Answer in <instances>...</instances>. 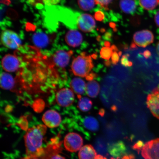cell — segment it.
<instances>
[{"mask_svg": "<svg viewBox=\"0 0 159 159\" xmlns=\"http://www.w3.org/2000/svg\"><path fill=\"white\" fill-rule=\"evenodd\" d=\"M154 40V35L148 30L137 32L134 36V43L139 47H146L153 42Z\"/></svg>", "mask_w": 159, "mask_h": 159, "instance_id": "obj_11", "label": "cell"}, {"mask_svg": "<svg viewBox=\"0 0 159 159\" xmlns=\"http://www.w3.org/2000/svg\"><path fill=\"white\" fill-rule=\"evenodd\" d=\"M83 124L87 130L91 132H95L99 129V124L96 118L92 116L85 117L83 119Z\"/></svg>", "mask_w": 159, "mask_h": 159, "instance_id": "obj_21", "label": "cell"}, {"mask_svg": "<svg viewBox=\"0 0 159 159\" xmlns=\"http://www.w3.org/2000/svg\"><path fill=\"white\" fill-rule=\"evenodd\" d=\"M48 35L41 32H37L33 35V41L34 44L39 48H44L47 46L50 42Z\"/></svg>", "mask_w": 159, "mask_h": 159, "instance_id": "obj_18", "label": "cell"}, {"mask_svg": "<svg viewBox=\"0 0 159 159\" xmlns=\"http://www.w3.org/2000/svg\"><path fill=\"white\" fill-rule=\"evenodd\" d=\"M121 64L125 67H130L132 65V63L129 61L126 56L124 55L121 60Z\"/></svg>", "mask_w": 159, "mask_h": 159, "instance_id": "obj_32", "label": "cell"}, {"mask_svg": "<svg viewBox=\"0 0 159 159\" xmlns=\"http://www.w3.org/2000/svg\"><path fill=\"white\" fill-rule=\"evenodd\" d=\"M95 147L98 152L101 155L105 156L108 155L106 144L101 139L97 140L95 143Z\"/></svg>", "mask_w": 159, "mask_h": 159, "instance_id": "obj_28", "label": "cell"}, {"mask_svg": "<svg viewBox=\"0 0 159 159\" xmlns=\"http://www.w3.org/2000/svg\"><path fill=\"white\" fill-rule=\"evenodd\" d=\"M95 1L96 4L100 5L105 10H108V5L113 0H95Z\"/></svg>", "mask_w": 159, "mask_h": 159, "instance_id": "obj_30", "label": "cell"}, {"mask_svg": "<svg viewBox=\"0 0 159 159\" xmlns=\"http://www.w3.org/2000/svg\"><path fill=\"white\" fill-rule=\"evenodd\" d=\"M76 25L83 32L89 33L95 29L96 23L92 16L85 13L78 16Z\"/></svg>", "mask_w": 159, "mask_h": 159, "instance_id": "obj_10", "label": "cell"}, {"mask_svg": "<svg viewBox=\"0 0 159 159\" xmlns=\"http://www.w3.org/2000/svg\"><path fill=\"white\" fill-rule=\"evenodd\" d=\"M155 21L157 26L159 27V11L156 13L155 16Z\"/></svg>", "mask_w": 159, "mask_h": 159, "instance_id": "obj_36", "label": "cell"}, {"mask_svg": "<svg viewBox=\"0 0 159 159\" xmlns=\"http://www.w3.org/2000/svg\"><path fill=\"white\" fill-rule=\"evenodd\" d=\"M60 1L61 0H28L30 4L38 7H41L43 5H54L59 3Z\"/></svg>", "mask_w": 159, "mask_h": 159, "instance_id": "obj_25", "label": "cell"}, {"mask_svg": "<svg viewBox=\"0 0 159 159\" xmlns=\"http://www.w3.org/2000/svg\"><path fill=\"white\" fill-rule=\"evenodd\" d=\"M157 51L158 54L159 55V42H158L157 45Z\"/></svg>", "mask_w": 159, "mask_h": 159, "instance_id": "obj_41", "label": "cell"}, {"mask_svg": "<svg viewBox=\"0 0 159 159\" xmlns=\"http://www.w3.org/2000/svg\"><path fill=\"white\" fill-rule=\"evenodd\" d=\"M70 89L77 95L79 99L82 97L86 91V84L85 81L79 77H75L70 83Z\"/></svg>", "mask_w": 159, "mask_h": 159, "instance_id": "obj_15", "label": "cell"}, {"mask_svg": "<svg viewBox=\"0 0 159 159\" xmlns=\"http://www.w3.org/2000/svg\"><path fill=\"white\" fill-rule=\"evenodd\" d=\"M1 2L4 4L9 5L11 3V1L10 0H1Z\"/></svg>", "mask_w": 159, "mask_h": 159, "instance_id": "obj_38", "label": "cell"}, {"mask_svg": "<svg viewBox=\"0 0 159 159\" xmlns=\"http://www.w3.org/2000/svg\"><path fill=\"white\" fill-rule=\"evenodd\" d=\"M111 159H114V158H111Z\"/></svg>", "mask_w": 159, "mask_h": 159, "instance_id": "obj_44", "label": "cell"}, {"mask_svg": "<svg viewBox=\"0 0 159 159\" xmlns=\"http://www.w3.org/2000/svg\"><path fill=\"white\" fill-rule=\"evenodd\" d=\"M141 7L145 9L150 11L156 8L159 3V0H139Z\"/></svg>", "mask_w": 159, "mask_h": 159, "instance_id": "obj_26", "label": "cell"}, {"mask_svg": "<svg viewBox=\"0 0 159 159\" xmlns=\"http://www.w3.org/2000/svg\"><path fill=\"white\" fill-rule=\"evenodd\" d=\"M104 13L101 11H97L95 13V17L97 20L102 21L104 18Z\"/></svg>", "mask_w": 159, "mask_h": 159, "instance_id": "obj_34", "label": "cell"}, {"mask_svg": "<svg viewBox=\"0 0 159 159\" xmlns=\"http://www.w3.org/2000/svg\"><path fill=\"white\" fill-rule=\"evenodd\" d=\"M97 77V75L96 73L92 72L89 73V75H87L85 78L86 79V80L91 81H92L93 80H94L95 78H96Z\"/></svg>", "mask_w": 159, "mask_h": 159, "instance_id": "obj_35", "label": "cell"}, {"mask_svg": "<svg viewBox=\"0 0 159 159\" xmlns=\"http://www.w3.org/2000/svg\"><path fill=\"white\" fill-rule=\"evenodd\" d=\"M120 7L124 12L132 13L136 10V5L135 0H120Z\"/></svg>", "mask_w": 159, "mask_h": 159, "instance_id": "obj_23", "label": "cell"}, {"mask_svg": "<svg viewBox=\"0 0 159 159\" xmlns=\"http://www.w3.org/2000/svg\"><path fill=\"white\" fill-rule=\"evenodd\" d=\"M97 156L96 151L91 145H86L80 150L79 159H95Z\"/></svg>", "mask_w": 159, "mask_h": 159, "instance_id": "obj_19", "label": "cell"}, {"mask_svg": "<svg viewBox=\"0 0 159 159\" xmlns=\"http://www.w3.org/2000/svg\"><path fill=\"white\" fill-rule=\"evenodd\" d=\"M120 53H117L116 51H115L114 52H113L112 57H111L112 63L113 65H116L119 62V57L120 56Z\"/></svg>", "mask_w": 159, "mask_h": 159, "instance_id": "obj_31", "label": "cell"}, {"mask_svg": "<svg viewBox=\"0 0 159 159\" xmlns=\"http://www.w3.org/2000/svg\"><path fill=\"white\" fill-rule=\"evenodd\" d=\"M47 128L44 124H39L27 129L24 136L27 157L40 158L43 156V140Z\"/></svg>", "mask_w": 159, "mask_h": 159, "instance_id": "obj_2", "label": "cell"}, {"mask_svg": "<svg viewBox=\"0 0 159 159\" xmlns=\"http://www.w3.org/2000/svg\"><path fill=\"white\" fill-rule=\"evenodd\" d=\"M27 52L17 51L21 65L16 77V84L30 94L47 92L55 88L59 75L49 59L35 48L26 47Z\"/></svg>", "mask_w": 159, "mask_h": 159, "instance_id": "obj_1", "label": "cell"}, {"mask_svg": "<svg viewBox=\"0 0 159 159\" xmlns=\"http://www.w3.org/2000/svg\"><path fill=\"white\" fill-rule=\"evenodd\" d=\"M112 110L113 111H116V110H117V108H116V106H113L112 107Z\"/></svg>", "mask_w": 159, "mask_h": 159, "instance_id": "obj_43", "label": "cell"}, {"mask_svg": "<svg viewBox=\"0 0 159 159\" xmlns=\"http://www.w3.org/2000/svg\"><path fill=\"white\" fill-rule=\"evenodd\" d=\"M83 40L82 34L76 30H70L67 32L65 36L66 43L71 47H78L82 43Z\"/></svg>", "mask_w": 159, "mask_h": 159, "instance_id": "obj_14", "label": "cell"}, {"mask_svg": "<svg viewBox=\"0 0 159 159\" xmlns=\"http://www.w3.org/2000/svg\"><path fill=\"white\" fill-rule=\"evenodd\" d=\"M55 98L57 104L59 106L67 107L73 104L75 96L74 92L71 89L63 88L57 91Z\"/></svg>", "mask_w": 159, "mask_h": 159, "instance_id": "obj_7", "label": "cell"}, {"mask_svg": "<svg viewBox=\"0 0 159 159\" xmlns=\"http://www.w3.org/2000/svg\"><path fill=\"white\" fill-rule=\"evenodd\" d=\"M83 142V139L80 135L77 133L70 132L66 135L63 145L69 152H76L82 148Z\"/></svg>", "mask_w": 159, "mask_h": 159, "instance_id": "obj_6", "label": "cell"}, {"mask_svg": "<svg viewBox=\"0 0 159 159\" xmlns=\"http://www.w3.org/2000/svg\"><path fill=\"white\" fill-rule=\"evenodd\" d=\"M105 113V110L104 109H101L99 110V114L101 116L103 117L104 116Z\"/></svg>", "mask_w": 159, "mask_h": 159, "instance_id": "obj_39", "label": "cell"}, {"mask_svg": "<svg viewBox=\"0 0 159 159\" xmlns=\"http://www.w3.org/2000/svg\"><path fill=\"white\" fill-rule=\"evenodd\" d=\"M2 66L7 72H14L18 71L21 65V61L17 55L8 54L2 60Z\"/></svg>", "mask_w": 159, "mask_h": 159, "instance_id": "obj_8", "label": "cell"}, {"mask_svg": "<svg viewBox=\"0 0 159 159\" xmlns=\"http://www.w3.org/2000/svg\"><path fill=\"white\" fill-rule=\"evenodd\" d=\"M92 101L87 97H81L79 99L78 107L82 112H88L92 108Z\"/></svg>", "mask_w": 159, "mask_h": 159, "instance_id": "obj_24", "label": "cell"}, {"mask_svg": "<svg viewBox=\"0 0 159 159\" xmlns=\"http://www.w3.org/2000/svg\"><path fill=\"white\" fill-rule=\"evenodd\" d=\"M78 4L80 8L84 11H89L95 7V0H78Z\"/></svg>", "mask_w": 159, "mask_h": 159, "instance_id": "obj_27", "label": "cell"}, {"mask_svg": "<svg viewBox=\"0 0 159 159\" xmlns=\"http://www.w3.org/2000/svg\"><path fill=\"white\" fill-rule=\"evenodd\" d=\"M107 149L109 153L118 159L120 158V157L125 153L126 150L124 143L121 141L108 144Z\"/></svg>", "mask_w": 159, "mask_h": 159, "instance_id": "obj_17", "label": "cell"}, {"mask_svg": "<svg viewBox=\"0 0 159 159\" xmlns=\"http://www.w3.org/2000/svg\"><path fill=\"white\" fill-rule=\"evenodd\" d=\"M1 41L2 44L7 48L19 49L21 46L22 41L17 33L10 30H5L1 34Z\"/></svg>", "mask_w": 159, "mask_h": 159, "instance_id": "obj_4", "label": "cell"}, {"mask_svg": "<svg viewBox=\"0 0 159 159\" xmlns=\"http://www.w3.org/2000/svg\"><path fill=\"white\" fill-rule=\"evenodd\" d=\"M92 56L83 52L73 59L71 69L75 76L86 77L94 67Z\"/></svg>", "mask_w": 159, "mask_h": 159, "instance_id": "obj_3", "label": "cell"}, {"mask_svg": "<svg viewBox=\"0 0 159 159\" xmlns=\"http://www.w3.org/2000/svg\"><path fill=\"white\" fill-rule=\"evenodd\" d=\"M95 159H107L104 156H101V155H98L95 157Z\"/></svg>", "mask_w": 159, "mask_h": 159, "instance_id": "obj_40", "label": "cell"}, {"mask_svg": "<svg viewBox=\"0 0 159 159\" xmlns=\"http://www.w3.org/2000/svg\"><path fill=\"white\" fill-rule=\"evenodd\" d=\"M0 84L1 88L5 90H12L16 85V79L8 72L1 73L0 78Z\"/></svg>", "mask_w": 159, "mask_h": 159, "instance_id": "obj_16", "label": "cell"}, {"mask_svg": "<svg viewBox=\"0 0 159 159\" xmlns=\"http://www.w3.org/2000/svg\"><path fill=\"white\" fill-rule=\"evenodd\" d=\"M147 104L152 114L159 119V85L148 95Z\"/></svg>", "mask_w": 159, "mask_h": 159, "instance_id": "obj_13", "label": "cell"}, {"mask_svg": "<svg viewBox=\"0 0 159 159\" xmlns=\"http://www.w3.org/2000/svg\"><path fill=\"white\" fill-rule=\"evenodd\" d=\"M144 143L141 141H139L138 142L135 144L133 148L134 150L140 151L141 150H142L143 147H144Z\"/></svg>", "mask_w": 159, "mask_h": 159, "instance_id": "obj_33", "label": "cell"}, {"mask_svg": "<svg viewBox=\"0 0 159 159\" xmlns=\"http://www.w3.org/2000/svg\"><path fill=\"white\" fill-rule=\"evenodd\" d=\"M61 145L53 142L44 148V152L41 159H51L55 155L58 154L61 151Z\"/></svg>", "mask_w": 159, "mask_h": 159, "instance_id": "obj_20", "label": "cell"}, {"mask_svg": "<svg viewBox=\"0 0 159 159\" xmlns=\"http://www.w3.org/2000/svg\"><path fill=\"white\" fill-rule=\"evenodd\" d=\"M73 54V52L70 50L60 49L53 53L50 60L55 66L64 68L69 64Z\"/></svg>", "mask_w": 159, "mask_h": 159, "instance_id": "obj_5", "label": "cell"}, {"mask_svg": "<svg viewBox=\"0 0 159 159\" xmlns=\"http://www.w3.org/2000/svg\"><path fill=\"white\" fill-rule=\"evenodd\" d=\"M144 159H159V138L146 143L142 150Z\"/></svg>", "mask_w": 159, "mask_h": 159, "instance_id": "obj_9", "label": "cell"}, {"mask_svg": "<svg viewBox=\"0 0 159 159\" xmlns=\"http://www.w3.org/2000/svg\"><path fill=\"white\" fill-rule=\"evenodd\" d=\"M100 89V85L97 81L94 80L89 81L86 84V94L91 98H95L98 95Z\"/></svg>", "mask_w": 159, "mask_h": 159, "instance_id": "obj_22", "label": "cell"}, {"mask_svg": "<svg viewBox=\"0 0 159 159\" xmlns=\"http://www.w3.org/2000/svg\"><path fill=\"white\" fill-rule=\"evenodd\" d=\"M112 48L108 47H104L101 49L100 52L101 57L103 59L109 60L112 57L113 50Z\"/></svg>", "mask_w": 159, "mask_h": 159, "instance_id": "obj_29", "label": "cell"}, {"mask_svg": "<svg viewBox=\"0 0 159 159\" xmlns=\"http://www.w3.org/2000/svg\"><path fill=\"white\" fill-rule=\"evenodd\" d=\"M42 120L47 128H54L58 127L61 124V118L57 111L51 109L46 111L43 115Z\"/></svg>", "mask_w": 159, "mask_h": 159, "instance_id": "obj_12", "label": "cell"}, {"mask_svg": "<svg viewBox=\"0 0 159 159\" xmlns=\"http://www.w3.org/2000/svg\"><path fill=\"white\" fill-rule=\"evenodd\" d=\"M51 159H66L64 157L61 156V155L57 154L55 155L51 158Z\"/></svg>", "mask_w": 159, "mask_h": 159, "instance_id": "obj_37", "label": "cell"}, {"mask_svg": "<svg viewBox=\"0 0 159 159\" xmlns=\"http://www.w3.org/2000/svg\"><path fill=\"white\" fill-rule=\"evenodd\" d=\"M23 159H41L40 158H30L26 157H25Z\"/></svg>", "mask_w": 159, "mask_h": 159, "instance_id": "obj_42", "label": "cell"}]
</instances>
